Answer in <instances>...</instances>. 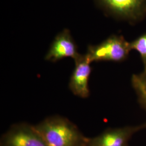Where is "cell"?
<instances>
[{
    "instance_id": "obj_1",
    "label": "cell",
    "mask_w": 146,
    "mask_h": 146,
    "mask_svg": "<svg viewBox=\"0 0 146 146\" xmlns=\"http://www.w3.org/2000/svg\"><path fill=\"white\" fill-rule=\"evenodd\" d=\"M34 127L48 146H86L88 137L70 121L58 115L43 120Z\"/></svg>"
},
{
    "instance_id": "obj_2",
    "label": "cell",
    "mask_w": 146,
    "mask_h": 146,
    "mask_svg": "<svg viewBox=\"0 0 146 146\" xmlns=\"http://www.w3.org/2000/svg\"><path fill=\"white\" fill-rule=\"evenodd\" d=\"M130 42L122 36L112 35L99 44L89 46L86 54L90 62L99 61L122 62L131 52Z\"/></svg>"
},
{
    "instance_id": "obj_3",
    "label": "cell",
    "mask_w": 146,
    "mask_h": 146,
    "mask_svg": "<svg viewBox=\"0 0 146 146\" xmlns=\"http://www.w3.org/2000/svg\"><path fill=\"white\" fill-rule=\"evenodd\" d=\"M0 146H48L34 125L20 123L11 125L2 136Z\"/></svg>"
},
{
    "instance_id": "obj_4",
    "label": "cell",
    "mask_w": 146,
    "mask_h": 146,
    "mask_svg": "<svg viewBox=\"0 0 146 146\" xmlns=\"http://www.w3.org/2000/svg\"><path fill=\"white\" fill-rule=\"evenodd\" d=\"M146 129V122L140 125L108 128L93 137H88L86 146H129L136 133Z\"/></svg>"
},
{
    "instance_id": "obj_5",
    "label": "cell",
    "mask_w": 146,
    "mask_h": 146,
    "mask_svg": "<svg viewBox=\"0 0 146 146\" xmlns=\"http://www.w3.org/2000/svg\"><path fill=\"white\" fill-rule=\"evenodd\" d=\"M75 68L70 78L69 87L75 96L87 98L90 95L89 80L92 68L86 54H79L74 59Z\"/></svg>"
},
{
    "instance_id": "obj_6",
    "label": "cell",
    "mask_w": 146,
    "mask_h": 146,
    "mask_svg": "<svg viewBox=\"0 0 146 146\" xmlns=\"http://www.w3.org/2000/svg\"><path fill=\"white\" fill-rule=\"evenodd\" d=\"M100 4L115 15L136 20L146 13V0H98Z\"/></svg>"
},
{
    "instance_id": "obj_7",
    "label": "cell",
    "mask_w": 146,
    "mask_h": 146,
    "mask_svg": "<svg viewBox=\"0 0 146 146\" xmlns=\"http://www.w3.org/2000/svg\"><path fill=\"white\" fill-rule=\"evenodd\" d=\"M80 54L70 31L64 29L55 37L45 56V60L50 62H56L62 58L75 59Z\"/></svg>"
},
{
    "instance_id": "obj_8",
    "label": "cell",
    "mask_w": 146,
    "mask_h": 146,
    "mask_svg": "<svg viewBox=\"0 0 146 146\" xmlns=\"http://www.w3.org/2000/svg\"><path fill=\"white\" fill-rule=\"evenodd\" d=\"M131 84L139 104L146 112V69L141 73L133 74L131 78Z\"/></svg>"
},
{
    "instance_id": "obj_9",
    "label": "cell",
    "mask_w": 146,
    "mask_h": 146,
    "mask_svg": "<svg viewBox=\"0 0 146 146\" xmlns=\"http://www.w3.org/2000/svg\"><path fill=\"white\" fill-rule=\"evenodd\" d=\"M130 47L131 50H135L139 52L143 64L144 69H146V33L130 42Z\"/></svg>"
}]
</instances>
